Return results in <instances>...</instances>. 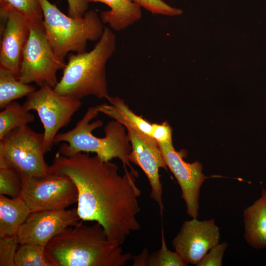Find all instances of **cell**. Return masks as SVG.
Returning a JSON list of instances; mask_svg holds the SVG:
<instances>
[{
	"label": "cell",
	"mask_w": 266,
	"mask_h": 266,
	"mask_svg": "<svg viewBox=\"0 0 266 266\" xmlns=\"http://www.w3.org/2000/svg\"><path fill=\"white\" fill-rule=\"evenodd\" d=\"M97 106L99 112L118 121L126 129L132 147L129 161L139 166L146 174L151 189L150 197L158 204L163 216L164 207L159 169L166 170L167 167L158 143L127 119L112 105L102 103Z\"/></svg>",
	"instance_id": "52a82bcc"
},
{
	"label": "cell",
	"mask_w": 266,
	"mask_h": 266,
	"mask_svg": "<svg viewBox=\"0 0 266 266\" xmlns=\"http://www.w3.org/2000/svg\"><path fill=\"white\" fill-rule=\"evenodd\" d=\"M167 167L176 179L181 190V197L187 208V213L197 218L200 187L208 178L202 173V166L198 161L186 162L181 153L177 152L172 143H158Z\"/></svg>",
	"instance_id": "4fadbf2b"
},
{
	"label": "cell",
	"mask_w": 266,
	"mask_h": 266,
	"mask_svg": "<svg viewBox=\"0 0 266 266\" xmlns=\"http://www.w3.org/2000/svg\"><path fill=\"white\" fill-rule=\"evenodd\" d=\"M15 266H54L45 246L31 243L20 244L15 258Z\"/></svg>",
	"instance_id": "ffe728a7"
},
{
	"label": "cell",
	"mask_w": 266,
	"mask_h": 266,
	"mask_svg": "<svg viewBox=\"0 0 266 266\" xmlns=\"http://www.w3.org/2000/svg\"><path fill=\"white\" fill-rule=\"evenodd\" d=\"M44 134L27 125L15 128L0 139V166H6L20 177L40 176L52 172L46 163Z\"/></svg>",
	"instance_id": "8992f818"
},
{
	"label": "cell",
	"mask_w": 266,
	"mask_h": 266,
	"mask_svg": "<svg viewBox=\"0 0 266 266\" xmlns=\"http://www.w3.org/2000/svg\"><path fill=\"white\" fill-rule=\"evenodd\" d=\"M0 66L18 77L23 52L30 35V22L12 11H0Z\"/></svg>",
	"instance_id": "5bb4252c"
},
{
	"label": "cell",
	"mask_w": 266,
	"mask_h": 266,
	"mask_svg": "<svg viewBox=\"0 0 266 266\" xmlns=\"http://www.w3.org/2000/svg\"><path fill=\"white\" fill-rule=\"evenodd\" d=\"M151 13L168 16L180 15L182 11L167 4L163 0H130Z\"/></svg>",
	"instance_id": "484cf974"
},
{
	"label": "cell",
	"mask_w": 266,
	"mask_h": 266,
	"mask_svg": "<svg viewBox=\"0 0 266 266\" xmlns=\"http://www.w3.org/2000/svg\"><path fill=\"white\" fill-rule=\"evenodd\" d=\"M68 4V15L73 18H79L83 16L87 11L89 0H67Z\"/></svg>",
	"instance_id": "f1b7e54d"
},
{
	"label": "cell",
	"mask_w": 266,
	"mask_h": 266,
	"mask_svg": "<svg viewBox=\"0 0 266 266\" xmlns=\"http://www.w3.org/2000/svg\"><path fill=\"white\" fill-rule=\"evenodd\" d=\"M228 243L223 242L211 248L197 266H221L224 252L228 246Z\"/></svg>",
	"instance_id": "4316f807"
},
{
	"label": "cell",
	"mask_w": 266,
	"mask_h": 266,
	"mask_svg": "<svg viewBox=\"0 0 266 266\" xmlns=\"http://www.w3.org/2000/svg\"><path fill=\"white\" fill-rule=\"evenodd\" d=\"M30 22V35L24 48L18 78L21 82L35 83L54 88L58 83L57 73L66 63L54 51L47 38L43 19Z\"/></svg>",
	"instance_id": "ba28073f"
},
{
	"label": "cell",
	"mask_w": 266,
	"mask_h": 266,
	"mask_svg": "<svg viewBox=\"0 0 266 266\" xmlns=\"http://www.w3.org/2000/svg\"><path fill=\"white\" fill-rule=\"evenodd\" d=\"M35 87L19 80L10 70L0 66V108L2 109L14 100L28 96Z\"/></svg>",
	"instance_id": "ac0fdd59"
},
{
	"label": "cell",
	"mask_w": 266,
	"mask_h": 266,
	"mask_svg": "<svg viewBox=\"0 0 266 266\" xmlns=\"http://www.w3.org/2000/svg\"><path fill=\"white\" fill-rule=\"evenodd\" d=\"M80 220L76 208L33 211L16 236L19 244L35 243L45 247L54 236Z\"/></svg>",
	"instance_id": "7c38bea8"
},
{
	"label": "cell",
	"mask_w": 266,
	"mask_h": 266,
	"mask_svg": "<svg viewBox=\"0 0 266 266\" xmlns=\"http://www.w3.org/2000/svg\"><path fill=\"white\" fill-rule=\"evenodd\" d=\"M188 264L176 252L169 250L166 245L163 228L161 230V246L149 254L146 266H187Z\"/></svg>",
	"instance_id": "7402d4cb"
},
{
	"label": "cell",
	"mask_w": 266,
	"mask_h": 266,
	"mask_svg": "<svg viewBox=\"0 0 266 266\" xmlns=\"http://www.w3.org/2000/svg\"><path fill=\"white\" fill-rule=\"evenodd\" d=\"M19 244L16 235L0 237V266H15V258Z\"/></svg>",
	"instance_id": "d4e9b609"
},
{
	"label": "cell",
	"mask_w": 266,
	"mask_h": 266,
	"mask_svg": "<svg viewBox=\"0 0 266 266\" xmlns=\"http://www.w3.org/2000/svg\"><path fill=\"white\" fill-rule=\"evenodd\" d=\"M31 212L21 197L0 195V237L16 235Z\"/></svg>",
	"instance_id": "e0dca14e"
},
{
	"label": "cell",
	"mask_w": 266,
	"mask_h": 266,
	"mask_svg": "<svg viewBox=\"0 0 266 266\" xmlns=\"http://www.w3.org/2000/svg\"><path fill=\"white\" fill-rule=\"evenodd\" d=\"M81 105L80 100L60 95L47 85L27 96L23 106L27 111L37 113L44 128L46 153L52 148L58 131L67 125Z\"/></svg>",
	"instance_id": "30bf717a"
},
{
	"label": "cell",
	"mask_w": 266,
	"mask_h": 266,
	"mask_svg": "<svg viewBox=\"0 0 266 266\" xmlns=\"http://www.w3.org/2000/svg\"><path fill=\"white\" fill-rule=\"evenodd\" d=\"M99 112L97 105L89 107L83 118L74 128L66 133H58L54 144L63 143L59 152L65 156H70L80 152L95 153L104 161L118 158L125 168L134 170L129 161L132 147L124 126L117 121H111L104 127V137L95 136L92 132L103 125L100 120L90 122L97 116Z\"/></svg>",
	"instance_id": "277c9868"
},
{
	"label": "cell",
	"mask_w": 266,
	"mask_h": 266,
	"mask_svg": "<svg viewBox=\"0 0 266 266\" xmlns=\"http://www.w3.org/2000/svg\"><path fill=\"white\" fill-rule=\"evenodd\" d=\"M0 11L12 10L29 21L43 19L39 0H0Z\"/></svg>",
	"instance_id": "44dd1931"
},
{
	"label": "cell",
	"mask_w": 266,
	"mask_h": 266,
	"mask_svg": "<svg viewBox=\"0 0 266 266\" xmlns=\"http://www.w3.org/2000/svg\"><path fill=\"white\" fill-rule=\"evenodd\" d=\"M90 2H101L110 9L100 13L103 24H107L115 31L125 30L140 20L142 17L141 7L130 0H89Z\"/></svg>",
	"instance_id": "2e32d148"
},
{
	"label": "cell",
	"mask_w": 266,
	"mask_h": 266,
	"mask_svg": "<svg viewBox=\"0 0 266 266\" xmlns=\"http://www.w3.org/2000/svg\"><path fill=\"white\" fill-rule=\"evenodd\" d=\"M22 181L19 175L6 166H0V195L15 198L20 197Z\"/></svg>",
	"instance_id": "603a6c76"
},
{
	"label": "cell",
	"mask_w": 266,
	"mask_h": 266,
	"mask_svg": "<svg viewBox=\"0 0 266 266\" xmlns=\"http://www.w3.org/2000/svg\"><path fill=\"white\" fill-rule=\"evenodd\" d=\"M43 23L49 42L56 54L65 60L70 53L86 51L88 41H96L104 30L100 16L95 11H86L73 18L63 13L48 0H39Z\"/></svg>",
	"instance_id": "5b68a950"
},
{
	"label": "cell",
	"mask_w": 266,
	"mask_h": 266,
	"mask_svg": "<svg viewBox=\"0 0 266 266\" xmlns=\"http://www.w3.org/2000/svg\"><path fill=\"white\" fill-rule=\"evenodd\" d=\"M107 100L110 104L112 105L127 119L142 132L151 136L152 124L150 123L141 116H138L135 114L131 110L125 101L120 98L109 96Z\"/></svg>",
	"instance_id": "cb8c5ba5"
},
{
	"label": "cell",
	"mask_w": 266,
	"mask_h": 266,
	"mask_svg": "<svg viewBox=\"0 0 266 266\" xmlns=\"http://www.w3.org/2000/svg\"><path fill=\"white\" fill-rule=\"evenodd\" d=\"M220 238V229L214 219L193 218L183 222L172 244L188 264L197 266L211 248L219 244Z\"/></svg>",
	"instance_id": "8fae6325"
},
{
	"label": "cell",
	"mask_w": 266,
	"mask_h": 266,
	"mask_svg": "<svg viewBox=\"0 0 266 266\" xmlns=\"http://www.w3.org/2000/svg\"><path fill=\"white\" fill-rule=\"evenodd\" d=\"M172 128L167 121L152 124L151 136L158 143H172Z\"/></svg>",
	"instance_id": "83f0119b"
},
{
	"label": "cell",
	"mask_w": 266,
	"mask_h": 266,
	"mask_svg": "<svg viewBox=\"0 0 266 266\" xmlns=\"http://www.w3.org/2000/svg\"><path fill=\"white\" fill-rule=\"evenodd\" d=\"M51 166L74 183L80 220L99 223L109 240L122 245L131 233L141 229L137 219L141 194L135 183L137 170L126 168L120 175L115 164L85 152L67 157L58 152Z\"/></svg>",
	"instance_id": "6da1fadb"
},
{
	"label": "cell",
	"mask_w": 266,
	"mask_h": 266,
	"mask_svg": "<svg viewBox=\"0 0 266 266\" xmlns=\"http://www.w3.org/2000/svg\"><path fill=\"white\" fill-rule=\"evenodd\" d=\"M33 114L17 102L12 101L0 112V139L11 130L34 121Z\"/></svg>",
	"instance_id": "d6986e66"
},
{
	"label": "cell",
	"mask_w": 266,
	"mask_h": 266,
	"mask_svg": "<svg viewBox=\"0 0 266 266\" xmlns=\"http://www.w3.org/2000/svg\"><path fill=\"white\" fill-rule=\"evenodd\" d=\"M244 237L252 247L259 249L266 247V190L261 197L243 211Z\"/></svg>",
	"instance_id": "9a60e30c"
},
{
	"label": "cell",
	"mask_w": 266,
	"mask_h": 266,
	"mask_svg": "<svg viewBox=\"0 0 266 266\" xmlns=\"http://www.w3.org/2000/svg\"><path fill=\"white\" fill-rule=\"evenodd\" d=\"M115 48L116 36L110 28L105 27L92 50L68 54L63 75L53 90L79 100L90 95L107 99L106 65Z\"/></svg>",
	"instance_id": "3957f363"
},
{
	"label": "cell",
	"mask_w": 266,
	"mask_h": 266,
	"mask_svg": "<svg viewBox=\"0 0 266 266\" xmlns=\"http://www.w3.org/2000/svg\"><path fill=\"white\" fill-rule=\"evenodd\" d=\"M82 221L66 228L45 246L54 266H124L132 259L121 244L108 238L100 224Z\"/></svg>",
	"instance_id": "7a4b0ae2"
},
{
	"label": "cell",
	"mask_w": 266,
	"mask_h": 266,
	"mask_svg": "<svg viewBox=\"0 0 266 266\" xmlns=\"http://www.w3.org/2000/svg\"><path fill=\"white\" fill-rule=\"evenodd\" d=\"M148 250L144 248L142 252L138 255L132 256L133 266H146L148 256Z\"/></svg>",
	"instance_id": "f546056e"
},
{
	"label": "cell",
	"mask_w": 266,
	"mask_h": 266,
	"mask_svg": "<svg viewBox=\"0 0 266 266\" xmlns=\"http://www.w3.org/2000/svg\"><path fill=\"white\" fill-rule=\"evenodd\" d=\"M20 197L31 211L66 209L76 203V187L68 176L52 171L40 176H22Z\"/></svg>",
	"instance_id": "9c48e42d"
}]
</instances>
